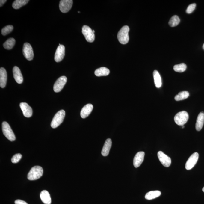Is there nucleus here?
<instances>
[{
    "label": "nucleus",
    "instance_id": "nucleus-1",
    "mask_svg": "<svg viewBox=\"0 0 204 204\" xmlns=\"http://www.w3.org/2000/svg\"><path fill=\"white\" fill-rule=\"evenodd\" d=\"M130 29L127 25L124 26L120 30L118 33L117 37L120 43L121 44H126L128 43L129 40V32Z\"/></svg>",
    "mask_w": 204,
    "mask_h": 204
},
{
    "label": "nucleus",
    "instance_id": "nucleus-2",
    "mask_svg": "<svg viewBox=\"0 0 204 204\" xmlns=\"http://www.w3.org/2000/svg\"><path fill=\"white\" fill-rule=\"evenodd\" d=\"M43 169L40 166H36L32 168L27 176L28 180H35L40 179L43 176Z\"/></svg>",
    "mask_w": 204,
    "mask_h": 204
},
{
    "label": "nucleus",
    "instance_id": "nucleus-3",
    "mask_svg": "<svg viewBox=\"0 0 204 204\" xmlns=\"http://www.w3.org/2000/svg\"><path fill=\"white\" fill-rule=\"evenodd\" d=\"M66 113L64 110H61L58 111L55 115L51 124L52 128H56L58 127L63 123L64 120Z\"/></svg>",
    "mask_w": 204,
    "mask_h": 204
},
{
    "label": "nucleus",
    "instance_id": "nucleus-4",
    "mask_svg": "<svg viewBox=\"0 0 204 204\" xmlns=\"http://www.w3.org/2000/svg\"><path fill=\"white\" fill-rule=\"evenodd\" d=\"M2 130L4 135L8 140L11 141H15V136L8 123L5 121L2 123Z\"/></svg>",
    "mask_w": 204,
    "mask_h": 204
},
{
    "label": "nucleus",
    "instance_id": "nucleus-5",
    "mask_svg": "<svg viewBox=\"0 0 204 204\" xmlns=\"http://www.w3.org/2000/svg\"><path fill=\"white\" fill-rule=\"evenodd\" d=\"M174 121L177 125L180 126L184 125L189 119V115L187 112L182 111L178 113L174 117Z\"/></svg>",
    "mask_w": 204,
    "mask_h": 204
},
{
    "label": "nucleus",
    "instance_id": "nucleus-6",
    "mask_svg": "<svg viewBox=\"0 0 204 204\" xmlns=\"http://www.w3.org/2000/svg\"><path fill=\"white\" fill-rule=\"evenodd\" d=\"M82 33L87 42L92 43L94 41V33L90 27L87 25L83 26L82 28Z\"/></svg>",
    "mask_w": 204,
    "mask_h": 204
},
{
    "label": "nucleus",
    "instance_id": "nucleus-7",
    "mask_svg": "<svg viewBox=\"0 0 204 204\" xmlns=\"http://www.w3.org/2000/svg\"><path fill=\"white\" fill-rule=\"evenodd\" d=\"M22 51L23 55L26 59L28 61L32 60L34 57V53L31 45L28 43H25L23 46Z\"/></svg>",
    "mask_w": 204,
    "mask_h": 204
},
{
    "label": "nucleus",
    "instance_id": "nucleus-8",
    "mask_svg": "<svg viewBox=\"0 0 204 204\" xmlns=\"http://www.w3.org/2000/svg\"><path fill=\"white\" fill-rule=\"evenodd\" d=\"M67 81V78L65 76H62L56 80L53 87L55 92L58 93L61 92L63 89Z\"/></svg>",
    "mask_w": 204,
    "mask_h": 204
},
{
    "label": "nucleus",
    "instance_id": "nucleus-9",
    "mask_svg": "<svg viewBox=\"0 0 204 204\" xmlns=\"http://www.w3.org/2000/svg\"><path fill=\"white\" fill-rule=\"evenodd\" d=\"M72 0H61L59 3V9L63 13H66L70 10L73 5Z\"/></svg>",
    "mask_w": 204,
    "mask_h": 204
},
{
    "label": "nucleus",
    "instance_id": "nucleus-10",
    "mask_svg": "<svg viewBox=\"0 0 204 204\" xmlns=\"http://www.w3.org/2000/svg\"><path fill=\"white\" fill-rule=\"evenodd\" d=\"M199 155L197 152L192 154L186 162L185 168L188 170H191L196 164L199 159Z\"/></svg>",
    "mask_w": 204,
    "mask_h": 204
},
{
    "label": "nucleus",
    "instance_id": "nucleus-11",
    "mask_svg": "<svg viewBox=\"0 0 204 204\" xmlns=\"http://www.w3.org/2000/svg\"><path fill=\"white\" fill-rule=\"evenodd\" d=\"M158 157L160 162L165 167H169L171 164V159L163 152L159 151L158 153Z\"/></svg>",
    "mask_w": 204,
    "mask_h": 204
},
{
    "label": "nucleus",
    "instance_id": "nucleus-12",
    "mask_svg": "<svg viewBox=\"0 0 204 204\" xmlns=\"http://www.w3.org/2000/svg\"><path fill=\"white\" fill-rule=\"evenodd\" d=\"M65 54V48L63 45H59L56 49L55 55V60L57 63L61 61L64 58Z\"/></svg>",
    "mask_w": 204,
    "mask_h": 204
},
{
    "label": "nucleus",
    "instance_id": "nucleus-13",
    "mask_svg": "<svg viewBox=\"0 0 204 204\" xmlns=\"http://www.w3.org/2000/svg\"><path fill=\"white\" fill-rule=\"evenodd\" d=\"M20 106L25 117L27 118H30L32 116V109L28 104L26 102H21L20 104Z\"/></svg>",
    "mask_w": 204,
    "mask_h": 204
},
{
    "label": "nucleus",
    "instance_id": "nucleus-14",
    "mask_svg": "<svg viewBox=\"0 0 204 204\" xmlns=\"http://www.w3.org/2000/svg\"><path fill=\"white\" fill-rule=\"evenodd\" d=\"M145 153L144 152H138L136 154L134 159V167L137 168L141 165L144 161Z\"/></svg>",
    "mask_w": 204,
    "mask_h": 204
},
{
    "label": "nucleus",
    "instance_id": "nucleus-15",
    "mask_svg": "<svg viewBox=\"0 0 204 204\" xmlns=\"http://www.w3.org/2000/svg\"><path fill=\"white\" fill-rule=\"evenodd\" d=\"M13 74L14 79L18 84H21L23 82V78L20 69L17 66L13 68Z\"/></svg>",
    "mask_w": 204,
    "mask_h": 204
},
{
    "label": "nucleus",
    "instance_id": "nucleus-16",
    "mask_svg": "<svg viewBox=\"0 0 204 204\" xmlns=\"http://www.w3.org/2000/svg\"><path fill=\"white\" fill-rule=\"evenodd\" d=\"M93 109V105L91 104H87L82 108L80 115L82 118H85L89 116Z\"/></svg>",
    "mask_w": 204,
    "mask_h": 204
},
{
    "label": "nucleus",
    "instance_id": "nucleus-17",
    "mask_svg": "<svg viewBox=\"0 0 204 204\" xmlns=\"http://www.w3.org/2000/svg\"><path fill=\"white\" fill-rule=\"evenodd\" d=\"M7 75L6 71L3 67L0 69V86L2 88H5L6 85Z\"/></svg>",
    "mask_w": 204,
    "mask_h": 204
},
{
    "label": "nucleus",
    "instance_id": "nucleus-18",
    "mask_svg": "<svg viewBox=\"0 0 204 204\" xmlns=\"http://www.w3.org/2000/svg\"><path fill=\"white\" fill-rule=\"evenodd\" d=\"M112 141L111 139L108 138L106 140L103 148L101 151V154L104 157H106L109 154L110 149L112 147Z\"/></svg>",
    "mask_w": 204,
    "mask_h": 204
},
{
    "label": "nucleus",
    "instance_id": "nucleus-19",
    "mask_svg": "<svg viewBox=\"0 0 204 204\" xmlns=\"http://www.w3.org/2000/svg\"><path fill=\"white\" fill-rule=\"evenodd\" d=\"M204 123V113L203 112H201L198 115L196 124L195 128L197 131H200L203 127Z\"/></svg>",
    "mask_w": 204,
    "mask_h": 204
},
{
    "label": "nucleus",
    "instance_id": "nucleus-20",
    "mask_svg": "<svg viewBox=\"0 0 204 204\" xmlns=\"http://www.w3.org/2000/svg\"><path fill=\"white\" fill-rule=\"evenodd\" d=\"M40 198L42 202L45 204H51V199L49 192L46 190H43L40 192Z\"/></svg>",
    "mask_w": 204,
    "mask_h": 204
},
{
    "label": "nucleus",
    "instance_id": "nucleus-21",
    "mask_svg": "<svg viewBox=\"0 0 204 204\" xmlns=\"http://www.w3.org/2000/svg\"><path fill=\"white\" fill-rule=\"evenodd\" d=\"M110 73V70L108 68L102 67L96 69L95 72V75L97 76H106Z\"/></svg>",
    "mask_w": 204,
    "mask_h": 204
},
{
    "label": "nucleus",
    "instance_id": "nucleus-22",
    "mask_svg": "<svg viewBox=\"0 0 204 204\" xmlns=\"http://www.w3.org/2000/svg\"><path fill=\"white\" fill-rule=\"evenodd\" d=\"M153 76L156 87L158 88L161 87L162 85L161 78L160 74L157 70L154 71L153 72Z\"/></svg>",
    "mask_w": 204,
    "mask_h": 204
},
{
    "label": "nucleus",
    "instance_id": "nucleus-23",
    "mask_svg": "<svg viewBox=\"0 0 204 204\" xmlns=\"http://www.w3.org/2000/svg\"><path fill=\"white\" fill-rule=\"evenodd\" d=\"M161 194V192L160 191H151L147 192L145 195V198L146 199L150 200L155 198L158 197Z\"/></svg>",
    "mask_w": 204,
    "mask_h": 204
},
{
    "label": "nucleus",
    "instance_id": "nucleus-24",
    "mask_svg": "<svg viewBox=\"0 0 204 204\" xmlns=\"http://www.w3.org/2000/svg\"><path fill=\"white\" fill-rule=\"evenodd\" d=\"M29 1L28 0H16L13 3V7L15 9H19L23 6L26 5Z\"/></svg>",
    "mask_w": 204,
    "mask_h": 204
},
{
    "label": "nucleus",
    "instance_id": "nucleus-25",
    "mask_svg": "<svg viewBox=\"0 0 204 204\" xmlns=\"http://www.w3.org/2000/svg\"><path fill=\"white\" fill-rule=\"evenodd\" d=\"M189 95V92L187 91H183L179 93L178 95L175 97V99L176 101L183 100L188 97Z\"/></svg>",
    "mask_w": 204,
    "mask_h": 204
},
{
    "label": "nucleus",
    "instance_id": "nucleus-26",
    "mask_svg": "<svg viewBox=\"0 0 204 204\" xmlns=\"http://www.w3.org/2000/svg\"><path fill=\"white\" fill-rule=\"evenodd\" d=\"M15 42V39L13 38H9L4 43V47L7 50H11L13 47Z\"/></svg>",
    "mask_w": 204,
    "mask_h": 204
},
{
    "label": "nucleus",
    "instance_id": "nucleus-27",
    "mask_svg": "<svg viewBox=\"0 0 204 204\" xmlns=\"http://www.w3.org/2000/svg\"><path fill=\"white\" fill-rule=\"evenodd\" d=\"M180 21L179 17L177 16L174 15L170 18L169 22V24L170 27H176L180 23Z\"/></svg>",
    "mask_w": 204,
    "mask_h": 204
},
{
    "label": "nucleus",
    "instance_id": "nucleus-28",
    "mask_svg": "<svg viewBox=\"0 0 204 204\" xmlns=\"http://www.w3.org/2000/svg\"><path fill=\"white\" fill-rule=\"evenodd\" d=\"M187 66L185 63H181L180 64L175 65L173 67V70L176 72L182 73L186 70Z\"/></svg>",
    "mask_w": 204,
    "mask_h": 204
},
{
    "label": "nucleus",
    "instance_id": "nucleus-29",
    "mask_svg": "<svg viewBox=\"0 0 204 204\" xmlns=\"http://www.w3.org/2000/svg\"><path fill=\"white\" fill-rule=\"evenodd\" d=\"M13 30V27L11 25H8L2 28L1 33L3 36L7 35L10 33Z\"/></svg>",
    "mask_w": 204,
    "mask_h": 204
},
{
    "label": "nucleus",
    "instance_id": "nucleus-30",
    "mask_svg": "<svg viewBox=\"0 0 204 204\" xmlns=\"http://www.w3.org/2000/svg\"><path fill=\"white\" fill-rule=\"evenodd\" d=\"M22 158V155L20 154H17L13 156L11 158V162L13 163H17L19 162Z\"/></svg>",
    "mask_w": 204,
    "mask_h": 204
},
{
    "label": "nucleus",
    "instance_id": "nucleus-31",
    "mask_svg": "<svg viewBox=\"0 0 204 204\" xmlns=\"http://www.w3.org/2000/svg\"><path fill=\"white\" fill-rule=\"evenodd\" d=\"M196 6V4L195 3L190 4V5H189L188 7L187 8L186 12L188 14L191 13L194 10Z\"/></svg>",
    "mask_w": 204,
    "mask_h": 204
},
{
    "label": "nucleus",
    "instance_id": "nucleus-32",
    "mask_svg": "<svg viewBox=\"0 0 204 204\" xmlns=\"http://www.w3.org/2000/svg\"><path fill=\"white\" fill-rule=\"evenodd\" d=\"M15 204H28L25 201L21 200H17L15 201Z\"/></svg>",
    "mask_w": 204,
    "mask_h": 204
},
{
    "label": "nucleus",
    "instance_id": "nucleus-33",
    "mask_svg": "<svg viewBox=\"0 0 204 204\" xmlns=\"http://www.w3.org/2000/svg\"><path fill=\"white\" fill-rule=\"evenodd\" d=\"M7 1H6V0H1V1H0V5H0V6H1V7H2Z\"/></svg>",
    "mask_w": 204,
    "mask_h": 204
},
{
    "label": "nucleus",
    "instance_id": "nucleus-34",
    "mask_svg": "<svg viewBox=\"0 0 204 204\" xmlns=\"http://www.w3.org/2000/svg\"><path fill=\"white\" fill-rule=\"evenodd\" d=\"M182 126V128H184L185 127V126H184V125L182 126Z\"/></svg>",
    "mask_w": 204,
    "mask_h": 204
},
{
    "label": "nucleus",
    "instance_id": "nucleus-35",
    "mask_svg": "<svg viewBox=\"0 0 204 204\" xmlns=\"http://www.w3.org/2000/svg\"><path fill=\"white\" fill-rule=\"evenodd\" d=\"M203 49L204 50V44H203Z\"/></svg>",
    "mask_w": 204,
    "mask_h": 204
},
{
    "label": "nucleus",
    "instance_id": "nucleus-36",
    "mask_svg": "<svg viewBox=\"0 0 204 204\" xmlns=\"http://www.w3.org/2000/svg\"><path fill=\"white\" fill-rule=\"evenodd\" d=\"M202 191H203V192H204V187L202 189Z\"/></svg>",
    "mask_w": 204,
    "mask_h": 204
},
{
    "label": "nucleus",
    "instance_id": "nucleus-37",
    "mask_svg": "<svg viewBox=\"0 0 204 204\" xmlns=\"http://www.w3.org/2000/svg\"><path fill=\"white\" fill-rule=\"evenodd\" d=\"M93 32L94 33H95V30H93Z\"/></svg>",
    "mask_w": 204,
    "mask_h": 204
},
{
    "label": "nucleus",
    "instance_id": "nucleus-38",
    "mask_svg": "<svg viewBox=\"0 0 204 204\" xmlns=\"http://www.w3.org/2000/svg\"><path fill=\"white\" fill-rule=\"evenodd\" d=\"M78 13H80V12H79V11H78Z\"/></svg>",
    "mask_w": 204,
    "mask_h": 204
}]
</instances>
